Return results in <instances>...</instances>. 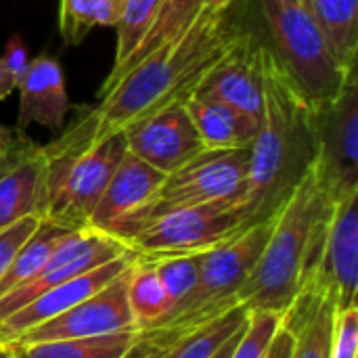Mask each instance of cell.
<instances>
[{"label":"cell","mask_w":358,"mask_h":358,"mask_svg":"<svg viewBox=\"0 0 358 358\" xmlns=\"http://www.w3.org/2000/svg\"><path fill=\"white\" fill-rule=\"evenodd\" d=\"M260 50L262 42L252 31H243L239 42L203 78L195 94L235 107L260 124L264 107Z\"/></svg>","instance_id":"obj_13"},{"label":"cell","mask_w":358,"mask_h":358,"mask_svg":"<svg viewBox=\"0 0 358 358\" xmlns=\"http://www.w3.org/2000/svg\"><path fill=\"white\" fill-rule=\"evenodd\" d=\"M250 170L248 149H206L185 166L166 174L155 195L136 212L122 218L107 235L126 243V239L162 214L180 208H193L218 199L241 197Z\"/></svg>","instance_id":"obj_5"},{"label":"cell","mask_w":358,"mask_h":358,"mask_svg":"<svg viewBox=\"0 0 358 358\" xmlns=\"http://www.w3.org/2000/svg\"><path fill=\"white\" fill-rule=\"evenodd\" d=\"M128 151L164 174L191 162L206 151L185 105H174L124 130Z\"/></svg>","instance_id":"obj_12"},{"label":"cell","mask_w":358,"mask_h":358,"mask_svg":"<svg viewBox=\"0 0 358 358\" xmlns=\"http://www.w3.org/2000/svg\"><path fill=\"white\" fill-rule=\"evenodd\" d=\"M46 214V153L25 134L0 157V231L25 216Z\"/></svg>","instance_id":"obj_14"},{"label":"cell","mask_w":358,"mask_h":358,"mask_svg":"<svg viewBox=\"0 0 358 358\" xmlns=\"http://www.w3.org/2000/svg\"><path fill=\"white\" fill-rule=\"evenodd\" d=\"M292 348H294V336L281 327L277 331V336L273 338V344H271L264 358H289L292 357Z\"/></svg>","instance_id":"obj_33"},{"label":"cell","mask_w":358,"mask_h":358,"mask_svg":"<svg viewBox=\"0 0 358 358\" xmlns=\"http://www.w3.org/2000/svg\"><path fill=\"white\" fill-rule=\"evenodd\" d=\"M130 248L120 239L99 233L92 229H76L69 231L50 252L46 264L38 271L36 277L25 281L23 285L10 289L0 298V323L8 319L13 313L34 302L48 289L59 283L78 277L86 271H92L109 260H115L128 254Z\"/></svg>","instance_id":"obj_10"},{"label":"cell","mask_w":358,"mask_h":358,"mask_svg":"<svg viewBox=\"0 0 358 358\" xmlns=\"http://www.w3.org/2000/svg\"><path fill=\"white\" fill-rule=\"evenodd\" d=\"M168 352H170V348L168 350H159V352H151V355H147V357L143 358H168Z\"/></svg>","instance_id":"obj_38"},{"label":"cell","mask_w":358,"mask_h":358,"mask_svg":"<svg viewBox=\"0 0 358 358\" xmlns=\"http://www.w3.org/2000/svg\"><path fill=\"white\" fill-rule=\"evenodd\" d=\"M233 4L235 0H208L180 38L159 46L126 71L94 107L44 145V153L78 155L138 120L185 105L245 31L233 19Z\"/></svg>","instance_id":"obj_1"},{"label":"cell","mask_w":358,"mask_h":358,"mask_svg":"<svg viewBox=\"0 0 358 358\" xmlns=\"http://www.w3.org/2000/svg\"><path fill=\"white\" fill-rule=\"evenodd\" d=\"M13 355H15V352H13L10 346H2V344H0V358H13Z\"/></svg>","instance_id":"obj_37"},{"label":"cell","mask_w":358,"mask_h":358,"mask_svg":"<svg viewBox=\"0 0 358 358\" xmlns=\"http://www.w3.org/2000/svg\"><path fill=\"white\" fill-rule=\"evenodd\" d=\"M241 197L218 199L157 216L126 239L138 260L203 254L245 231Z\"/></svg>","instance_id":"obj_7"},{"label":"cell","mask_w":358,"mask_h":358,"mask_svg":"<svg viewBox=\"0 0 358 358\" xmlns=\"http://www.w3.org/2000/svg\"><path fill=\"white\" fill-rule=\"evenodd\" d=\"M250 310L243 304L233 306L224 315L203 323L182 336L168 352V358H212L239 329L245 327Z\"/></svg>","instance_id":"obj_24"},{"label":"cell","mask_w":358,"mask_h":358,"mask_svg":"<svg viewBox=\"0 0 358 358\" xmlns=\"http://www.w3.org/2000/svg\"><path fill=\"white\" fill-rule=\"evenodd\" d=\"M264 107L250 147L241 199L245 227L273 220L315 159V111L296 90L273 48L262 44Z\"/></svg>","instance_id":"obj_2"},{"label":"cell","mask_w":358,"mask_h":358,"mask_svg":"<svg viewBox=\"0 0 358 358\" xmlns=\"http://www.w3.org/2000/svg\"><path fill=\"white\" fill-rule=\"evenodd\" d=\"M128 304L138 331L159 325L172 310L170 298L159 281V275L149 260L136 258L132 266L128 281Z\"/></svg>","instance_id":"obj_22"},{"label":"cell","mask_w":358,"mask_h":358,"mask_svg":"<svg viewBox=\"0 0 358 358\" xmlns=\"http://www.w3.org/2000/svg\"><path fill=\"white\" fill-rule=\"evenodd\" d=\"M358 289V193L334 203L323 256L313 279L298 294L323 296L336 310L357 306Z\"/></svg>","instance_id":"obj_11"},{"label":"cell","mask_w":358,"mask_h":358,"mask_svg":"<svg viewBox=\"0 0 358 358\" xmlns=\"http://www.w3.org/2000/svg\"><path fill=\"white\" fill-rule=\"evenodd\" d=\"M166 174L145 164L130 151L115 168L105 193L88 218V229L109 233L122 218L143 208L159 189Z\"/></svg>","instance_id":"obj_17"},{"label":"cell","mask_w":358,"mask_h":358,"mask_svg":"<svg viewBox=\"0 0 358 358\" xmlns=\"http://www.w3.org/2000/svg\"><path fill=\"white\" fill-rule=\"evenodd\" d=\"M241 331H243V329H239V331H237V334H235V336H233V338H231V340H229V342H227V344H224V346H222L212 358H231V352H233V348H235V344H237Z\"/></svg>","instance_id":"obj_36"},{"label":"cell","mask_w":358,"mask_h":358,"mask_svg":"<svg viewBox=\"0 0 358 358\" xmlns=\"http://www.w3.org/2000/svg\"><path fill=\"white\" fill-rule=\"evenodd\" d=\"M13 352H15V350H13ZM13 358H21V357H19V355H17V352H15V355H13Z\"/></svg>","instance_id":"obj_39"},{"label":"cell","mask_w":358,"mask_h":358,"mask_svg":"<svg viewBox=\"0 0 358 358\" xmlns=\"http://www.w3.org/2000/svg\"><path fill=\"white\" fill-rule=\"evenodd\" d=\"M206 149H248L258 134V122L220 101L193 94L185 103Z\"/></svg>","instance_id":"obj_18"},{"label":"cell","mask_w":358,"mask_h":358,"mask_svg":"<svg viewBox=\"0 0 358 358\" xmlns=\"http://www.w3.org/2000/svg\"><path fill=\"white\" fill-rule=\"evenodd\" d=\"M71 229L59 227L46 218L40 220L38 229L29 235V239L19 248V252L15 254V258L10 260L6 273L0 279V298L4 294H8L10 289L23 285L25 281H29L31 277L38 275V271L46 264L50 252L55 250V245L69 233Z\"/></svg>","instance_id":"obj_23"},{"label":"cell","mask_w":358,"mask_h":358,"mask_svg":"<svg viewBox=\"0 0 358 358\" xmlns=\"http://www.w3.org/2000/svg\"><path fill=\"white\" fill-rule=\"evenodd\" d=\"M134 260H136V254L130 250L128 254H124L115 260H109L92 271H86V273L71 277V279L59 283L57 287L48 289L46 294H42L34 302L25 304L23 308H19L17 313H13L8 319H4L0 323V344L2 346L13 344L23 331H27V329L69 310L71 306L80 304L82 300L90 298L92 294L103 289L107 283H111Z\"/></svg>","instance_id":"obj_15"},{"label":"cell","mask_w":358,"mask_h":358,"mask_svg":"<svg viewBox=\"0 0 358 358\" xmlns=\"http://www.w3.org/2000/svg\"><path fill=\"white\" fill-rule=\"evenodd\" d=\"M134 262L96 294L71 306L69 310L23 331L8 346L21 348L42 342L80 340V338H94V336H109V334L138 329L128 304V281Z\"/></svg>","instance_id":"obj_9"},{"label":"cell","mask_w":358,"mask_h":358,"mask_svg":"<svg viewBox=\"0 0 358 358\" xmlns=\"http://www.w3.org/2000/svg\"><path fill=\"white\" fill-rule=\"evenodd\" d=\"M358 348V308L336 310L331 358H357Z\"/></svg>","instance_id":"obj_30"},{"label":"cell","mask_w":358,"mask_h":358,"mask_svg":"<svg viewBox=\"0 0 358 358\" xmlns=\"http://www.w3.org/2000/svg\"><path fill=\"white\" fill-rule=\"evenodd\" d=\"M273 40V52L310 107L331 103L357 71L334 57L304 0H258Z\"/></svg>","instance_id":"obj_4"},{"label":"cell","mask_w":358,"mask_h":358,"mask_svg":"<svg viewBox=\"0 0 358 358\" xmlns=\"http://www.w3.org/2000/svg\"><path fill=\"white\" fill-rule=\"evenodd\" d=\"M159 4L162 0H122L120 19L115 23L117 46H115V61L111 71H117L141 46V42L145 40V36L149 34L155 21Z\"/></svg>","instance_id":"obj_27"},{"label":"cell","mask_w":358,"mask_h":358,"mask_svg":"<svg viewBox=\"0 0 358 358\" xmlns=\"http://www.w3.org/2000/svg\"><path fill=\"white\" fill-rule=\"evenodd\" d=\"M315 111L313 172L329 203L358 193V80L350 78L338 99Z\"/></svg>","instance_id":"obj_8"},{"label":"cell","mask_w":358,"mask_h":358,"mask_svg":"<svg viewBox=\"0 0 358 358\" xmlns=\"http://www.w3.org/2000/svg\"><path fill=\"white\" fill-rule=\"evenodd\" d=\"M17 88L21 90V99L15 130L25 132L27 126L38 124L48 128L52 134H61L71 103L65 90V76L59 61L46 55L31 59L27 73Z\"/></svg>","instance_id":"obj_16"},{"label":"cell","mask_w":358,"mask_h":358,"mask_svg":"<svg viewBox=\"0 0 358 358\" xmlns=\"http://www.w3.org/2000/svg\"><path fill=\"white\" fill-rule=\"evenodd\" d=\"M15 88H17V84H15L13 76L6 71V67H4V63H2V57H0V101L8 99V96L13 94Z\"/></svg>","instance_id":"obj_35"},{"label":"cell","mask_w":358,"mask_h":358,"mask_svg":"<svg viewBox=\"0 0 358 358\" xmlns=\"http://www.w3.org/2000/svg\"><path fill=\"white\" fill-rule=\"evenodd\" d=\"M126 153V136L117 132L78 155H46L44 218L71 231L88 229V218Z\"/></svg>","instance_id":"obj_6"},{"label":"cell","mask_w":358,"mask_h":358,"mask_svg":"<svg viewBox=\"0 0 358 358\" xmlns=\"http://www.w3.org/2000/svg\"><path fill=\"white\" fill-rule=\"evenodd\" d=\"M138 338V329L80 338V340H57L13 348L21 358H124Z\"/></svg>","instance_id":"obj_21"},{"label":"cell","mask_w":358,"mask_h":358,"mask_svg":"<svg viewBox=\"0 0 358 358\" xmlns=\"http://www.w3.org/2000/svg\"><path fill=\"white\" fill-rule=\"evenodd\" d=\"M317 185L313 166L294 189L285 206L273 220L264 250L237 294L239 304L248 310H266L283 315L298 296L300 273L306 258L310 235L317 222L331 212Z\"/></svg>","instance_id":"obj_3"},{"label":"cell","mask_w":358,"mask_h":358,"mask_svg":"<svg viewBox=\"0 0 358 358\" xmlns=\"http://www.w3.org/2000/svg\"><path fill=\"white\" fill-rule=\"evenodd\" d=\"M159 275V281L170 298L172 310H176L195 289L199 277V254L197 256H176L151 262ZM170 310V313H172ZM151 329V327H149Z\"/></svg>","instance_id":"obj_28"},{"label":"cell","mask_w":358,"mask_h":358,"mask_svg":"<svg viewBox=\"0 0 358 358\" xmlns=\"http://www.w3.org/2000/svg\"><path fill=\"white\" fill-rule=\"evenodd\" d=\"M23 136V132H19V130H15V128H8V126H2L0 124V157L4 155V153H8L15 145H17V141Z\"/></svg>","instance_id":"obj_34"},{"label":"cell","mask_w":358,"mask_h":358,"mask_svg":"<svg viewBox=\"0 0 358 358\" xmlns=\"http://www.w3.org/2000/svg\"><path fill=\"white\" fill-rule=\"evenodd\" d=\"M206 4H208V0H162L159 10L155 15V21L151 25L149 34L145 36V40L141 42V46L132 52V57L117 71H111L105 78V82H103V86H101L96 96H103L107 90H111L115 86V82L126 71H130L138 61H143L147 55H151L159 46L180 38L187 31V27L197 19V15L201 13V8Z\"/></svg>","instance_id":"obj_19"},{"label":"cell","mask_w":358,"mask_h":358,"mask_svg":"<svg viewBox=\"0 0 358 358\" xmlns=\"http://www.w3.org/2000/svg\"><path fill=\"white\" fill-rule=\"evenodd\" d=\"M283 315L266 310H250L248 323L231 352V358H264L273 338L281 329Z\"/></svg>","instance_id":"obj_29"},{"label":"cell","mask_w":358,"mask_h":358,"mask_svg":"<svg viewBox=\"0 0 358 358\" xmlns=\"http://www.w3.org/2000/svg\"><path fill=\"white\" fill-rule=\"evenodd\" d=\"M336 304L327 298H319L304 319L294 325H281L294 336V348L289 358H331Z\"/></svg>","instance_id":"obj_25"},{"label":"cell","mask_w":358,"mask_h":358,"mask_svg":"<svg viewBox=\"0 0 358 358\" xmlns=\"http://www.w3.org/2000/svg\"><path fill=\"white\" fill-rule=\"evenodd\" d=\"M40 220H42L40 216H25V218L17 220L10 227L0 231V279L6 273V268H8L10 260L15 258V254L19 252V248L38 229Z\"/></svg>","instance_id":"obj_31"},{"label":"cell","mask_w":358,"mask_h":358,"mask_svg":"<svg viewBox=\"0 0 358 358\" xmlns=\"http://www.w3.org/2000/svg\"><path fill=\"white\" fill-rule=\"evenodd\" d=\"M334 57L348 71H357L358 0H304Z\"/></svg>","instance_id":"obj_20"},{"label":"cell","mask_w":358,"mask_h":358,"mask_svg":"<svg viewBox=\"0 0 358 358\" xmlns=\"http://www.w3.org/2000/svg\"><path fill=\"white\" fill-rule=\"evenodd\" d=\"M122 0H61L59 29L65 44H80L92 27L115 25Z\"/></svg>","instance_id":"obj_26"},{"label":"cell","mask_w":358,"mask_h":358,"mask_svg":"<svg viewBox=\"0 0 358 358\" xmlns=\"http://www.w3.org/2000/svg\"><path fill=\"white\" fill-rule=\"evenodd\" d=\"M29 55H27V46L23 42V38L19 34H13L10 40L6 42V48H4V57H2V63L6 67V71L13 76L15 84L19 86L23 76L27 73V67H29Z\"/></svg>","instance_id":"obj_32"}]
</instances>
